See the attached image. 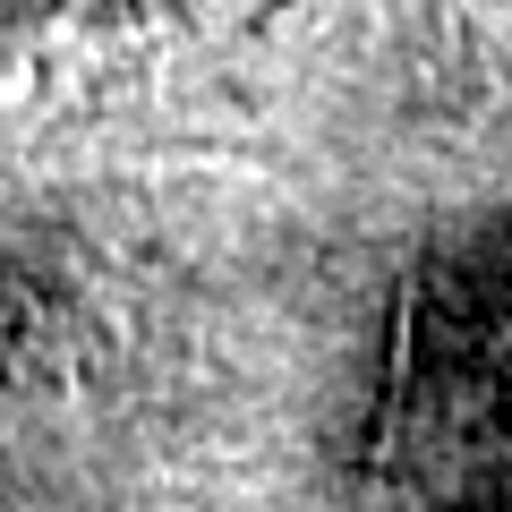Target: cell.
I'll use <instances>...</instances> for the list:
<instances>
[{"instance_id": "1", "label": "cell", "mask_w": 512, "mask_h": 512, "mask_svg": "<svg viewBox=\"0 0 512 512\" xmlns=\"http://www.w3.org/2000/svg\"><path fill=\"white\" fill-rule=\"evenodd\" d=\"M188 43L171 0H52L0 18V146H35L137 94Z\"/></svg>"}]
</instances>
